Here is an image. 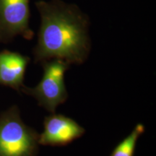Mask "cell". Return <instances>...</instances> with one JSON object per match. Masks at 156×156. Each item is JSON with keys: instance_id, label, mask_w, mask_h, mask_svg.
I'll use <instances>...</instances> for the list:
<instances>
[{"instance_id": "obj_6", "label": "cell", "mask_w": 156, "mask_h": 156, "mask_svg": "<svg viewBox=\"0 0 156 156\" xmlns=\"http://www.w3.org/2000/svg\"><path fill=\"white\" fill-rule=\"evenodd\" d=\"M30 61L28 56L17 52L0 51V85L19 90L23 86V80Z\"/></svg>"}, {"instance_id": "obj_1", "label": "cell", "mask_w": 156, "mask_h": 156, "mask_svg": "<svg viewBox=\"0 0 156 156\" xmlns=\"http://www.w3.org/2000/svg\"><path fill=\"white\" fill-rule=\"evenodd\" d=\"M41 17L35 62L59 58L69 64H83L90 50L89 20L76 5L60 0L36 2Z\"/></svg>"}, {"instance_id": "obj_5", "label": "cell", "mask_w": 156, "mask_h": 156, "mask_svg": "<svg viewBox=\"0 0 156 156\" xmlns=\"http://www.w3.org/2000/svg\"><path fill=\"white\" fill-rule=\"evenodd\" d=\"M44 132L38 136L42 145L65 146L85 134V129L75 120L62 114H53L44 122Z\"/></svg>"}, {"instance_id": "obj_3", "label": "cell", "mask_w": 156, "mask_h": 156, "mask_svg": "<svg viewBox=\"0 0 156 156\" xmlns=\"http://www.w3.org/2000/svg\"><path fill=\"white\" fill-rule=\"evenodd\" d=\"M41 63L44 69L41 80L32 88L24 87L23 91L35 98L39 106L54 114L56 107L67 99L64 78L69 64L59 58H52Z\"/></svg>"}, {"instance_id": "obj_4", "label": "cell", "mask_w": 156, "mask_h": 156, "mask_svg": "<svg viewBox=\"0 0 156 156\" xmlns=\"http://www.w3.org/2000/svg\"><path fill=\"white\" fill-rule=\"evenodd\" d=\"M29 17V0H0V41H8L18 35L32 38Z\"/></svg>"}, {"instance_id": "obj_2", "label": "cell", "mask_w": 156, "mask_h": 156, "mask_svg": "<svg viewBox=\"0 0 156 156\" xmlns=\"http://www.w3.org/2000/svg\"><path fill=\"white\" fill-rule=\"evenodd\" d=\"M38 136L23 122L17 106L0 116V156H36Z\"/></svg>"}, {"instance_id": "obj_7", "label": "cell", "mask_w": 156, "mask_h": 156, "mask_svg": "<svg viewBox=\"0 0 156 156\" xmlns=\"http://www.w3.org/2000/svg\"><path fill=\"white\" fill-rule=\"evenodd\" d=\"M145 129L143 124H138L131 133L114 147L110 156H134L136 142Z\"/></svg>"}]
</instances>
